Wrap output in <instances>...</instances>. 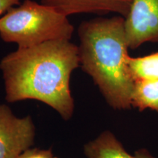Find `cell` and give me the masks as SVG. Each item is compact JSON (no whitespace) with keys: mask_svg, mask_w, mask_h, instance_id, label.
Here are the masks:
<instances>
[{"mask_svg":"<svg viewBox=\"0 0 158 158\" xmlns=\"http://www.w3.org/2000/svg\"><path fill=\"white\" fill-rule=\"evenodd\" d=\"M127 64L134 81L158 79V52L145 56L127 58Z\"/></svg>","mask_w":158,"mask_h":158,"instance_id":"obj_9","label":"cell"},{"mask_svg":"<svg viewBox=\"0 0 158 158\" xmlns=\"http://www.w3.org/2000/svg\"><path fill=\"white\" fill-rule=\"evenodd\" d=\"M131 106L141 112L145 109L158 112V79L135 81L131 94Z\"/></svg>","mask_w":158,"mask_h":158,"instance_id":"obj_8","label":"cell"},{"mask_svg":"<svg viewBox=\"0 0 158 158\" xmlns=\"http://www.w3.org/2000/svg\"><path fill=\"white\" fill-rule=\"evenodd\" d=\"M26 158H58L50 149H39L31 148L27 152Z\"/></svg>","mask_w":158,"mask_h":158,"instance_id":"obj_10","label":"cell"},{"mask_svg":"<svg viewBox=\"0 0 158 158\" xmlns=\"http://www.w3.org/2000/svg\"><path fill=\"white\" fill-rule=\"evenodd\" d=\"M86 158H135L126 151L122 143L109 130L103 131L84 148Z\"/></svg>","mask_w":158,"mask_h":158,"instance_id":"obj_7","label":"cell"},{"mask_svg":"<svg viewBox=\"0 0 158 158\" xmlns=\"http://www.w3.org/2000/svg\"><path fill=\"white\" fill-rule=\"evenodd\" d=\"M79 67L78 45L70 40L18 48L0 61L6 100H37L69 120L75 110L70 77Z\"/></svg>","mask_w":158,"mask_h":158,"instance_id":"obj_1","label":"cell"},{"mask_svg":"<svg viewBox=\"0 0 158 158\" xmlns=\"http://www.w3.org/2000/svg\"><path fill=\"white\" fill-rule=\"evenodd\" d=\"M74 30L68 16L32 0H24L0 18V37L21 48L49 41L70 40Z\"/></svg>","mask_w":158,"mask_h":158,"instance_id":"obj_3","label":"cell"},{"mask_svg":"<svg viewBox=\"0 0 158 158\" xmlns=\"http://www.w3.org/2000/svg\"><path fill=\"white\" fill-rule=\"evenodd\" d=\"M20 0H0V18L12 7L19 5Z\"/></svg>","mask_w":158,"mask_h":158,"instance_id":"obj_11","label":"cell"},{"mask_svg":"<svg viewBox=\"0 0 158 158\" xmlns=\"http://www.w3.org/2000/svg\"><path fill=\"white\" fill-rule=\"evenodd\" d=\"M40 2L68 17L78 13H115L126 18L133 0H40Z\"/></svg>","mask_w":158,"mask_h":158,"instance_id":"obj_6","label":"cell"},{"mask_svg":"<svg viewBox=\"0 0 158 158\" xmlns=\"http://www.w3.org/2000/svg\"><path fill=\"white\" fill-rule=\"evenodd\" d=\"M36 130L31 116L19 117L0 104V158H18L31 149Z\"/></svg>","mask_w":158,"mask_h":158,"instance_id":"obj_4","label":"cell"},{"mask_svg":"<svg viewBox=\"0 0 158 158\" xmlns=\"http://www.w3.org/2000/svg\"><path fill=\"white\" fill-rule=\"evenodd\" d=\"M134 157L135 158H157L152 155L147 149H140L135 151Z\"/></svg>","mask_w":158,"mask_h":158,"instance_id":"obj_12","label":"cell"},{"mask_svg":"<svg viewBox=\"0 0 158 158\" xmlns=\"http://www.w3.org/2000/svg\"><path fill=\"white\" fill-rule=\"evenodd\" d=\"M124 30L130 49L148 42L158 43V0H133L124 18Z\"/></svg>","mask_w":158,"mask_h":158,"instance_id":"obj_5","label":"cell"},{"mask_svg":"<svg viewBox=\"0 0 158 158\" xmlns=\"http://www.w3.org/2000/svg\"><path fill=\"white\" fill-rule=\"evenodd\" d=\"M27 151L25 153H23L22 155H21L19 157H18V158H26V156H27Z\"/></svg>","mask_w":158,"mask_h":158,"instance_id":"obj_13","label":"cell"},{"mask_svg":"<svg viewBox=\"0 0 158 158\" xmlns=\"http://www.w3.org/2000/svg\"><path fill=\"white\" fill-rule=\"evenodd\" d=\"M80 67L98 86L110 107L131 108L134 80L127 64L128 47L124 18H95L78 29Z\"/></svg>","mask_w":158,"mask_h":158,"instance_id":"obj_2","label":"cell"}]
</instances>
